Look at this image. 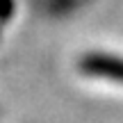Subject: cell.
I'll return each mask as SVG.
<instances>
[{"mask_svg": "<svg viewBox=\"0 0 123 123\" xmlns=\"http://www.w3.org/2000/svg\"><path fill=\"white\" fill-rule=\"evenodd\" d=\"M12 9H14L12 0H0V21H7L9 14H12Z\"/></svg>", "mask_w": 123, "mask_h": 123, "instance_id": "6da1fadb", "label": "cell"}]
</instances>
